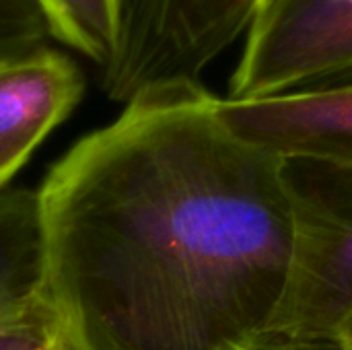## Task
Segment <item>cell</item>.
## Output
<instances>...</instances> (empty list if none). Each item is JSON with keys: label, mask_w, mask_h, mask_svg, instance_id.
Returning <instances> with one entry per match:
<instances>
[{"label": "cell", "mask_w": 352, "mask_h": 350, "mask_svg": "<svg viewBox=\"0 0 352 350\" xmlns=\"http://www.w3.org/2000/svg\"><path fill=\"white\" fill-rule=\"evenodd\" d=\"M200 83L148 89L35 192L39 295L78 350H256L295 266L283 161Z\"/></svg>", "instance_id": "obj_1"}, {"label": "cell", "mask_w": 352, "mask_h": 350, "mask_svg": "<svg viewBox=\"0 0 352 350\" xmlns=\"http://www.w3.org/2000/svg\"><path fill=\"white\" fill-rule=\"evenodd\" d=\"M243 37L229 99H260L352 78V0H264Z\"/></svg>", "instance_id": "obj_4"}, {"label": "cell", "mask_w": 352, "mask_h": 350, "mask_svg": "<svg viewBox=\"0 0 352 350\" xmlns=\"http://www.w3.org/2000/svg\"><path fill=\"white\" fill-rule=\"evenodd\" d=\"M336 350H352V307L346 314L344 322L338 328V336H336Z\"/></svg>", "instance_id": "obj_11"}, {"label": "cell", "mask_w": 352, "mask_h": 350, "mask_svg": "<svg viewBox=\"0 0 352 350\" xmlns=\"http://www.w3.org/2000/svg\"><path fill=\"white\" fill-rule=\"evenodd\" d=\"M45 43H50V31L33 0H0V56Z\"/></svg>", "instance_id": "obj_10"}, {"label": "cell", "mask_w": 352, "mask_h": 350, "mask_svg": "<svg viewBox=\"0 0 352 350\" xmlns=\"http://www.w3.org/2000/svg\"><path fill=\"white\" fill-rule=\"evenodd\" d=\"M295 212V266L256 350H336L352 307V169L283 161Z\"/></svg>", "instance_id": "obj_2"}, {"label": "cell", "mask_w": 352, "mask_h": 350, "mask_svg": "<svg viewBox=\"0 0 352 350\" xmlns=\"http://www.w3.org/2000/svg\"><path fill=\"white\" fill-rule=\"evenodd\" d=\"M41 245L35 192L0 196V322L39 299Z\"/></svg>", "instance_id": "obj_7"}, {"label": "cell", "mask_w": 352, "mask_h": 350, "mask_svg": "<svg viewBox=\"0 0 352 350\" xmlns=\"http://www.w3.org/2000/svg\"><path fill=\"white\" fill-rule=\"evenodd\" d=\"M217 109L239 140L270 157L352 169V83L260 99L219 97Z\"/></svg>", "instance_id": "obj_5"}, {"label": "cell", "mask_w": 352, "mask_h": 350, "mask_svg": "<svg viewBox=\"0 0 352 350\" xmlns=\"http://www.w3.org/2000/svg\"><path fill=\"white\" fill-rule=\"evenodd\" d=\"M85 93V74L45 45L0 56V188L29 161Z\"/></svg>", "instance_id": "obj_6"}, {"label": "cell", "mask_w": 352, "mask_h": 350, "mask_svg": "<svg viewBox=\"0 0 352 350\" xmlns=\"http://www.w3.org/2000/svg\"><path fill=\"white\" fill-rule=\"evenodd\" d=\"M264 0H116L118 29L101 89L118 103L142 91L200 83L241 35Z\"/></svg>", "instance_id": "obj_3"}, {"label": "cell", "mask_w": 352, "mask_h": 350, "mask_svg": "<svg viewBox=\"0 0 352 350\" xmlns=\"http://www.w3.org/2000/svg\"><path fill=\"white\" fill-rule=\"evenodd\" d=\"M0 350H78L54 309L41 299L0 322Z\"/></svg>", "instance_id": "obj_9"}, {"label": "cell", "mask_w": 352, "mask_h": 350, "mask_svg": "<svg viewBox=\"0 0 352 350\" xmlns=\"http://www.w3.org/2000/svg\"><path fill=\"white\" fill-rule=\"evenodd\" d=\"M50 39L60 41L103 68L116 45V0H33Z\"/></svg>", "instance_id": "obj_8"}]
</instances>
